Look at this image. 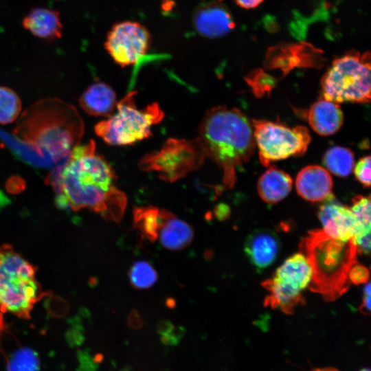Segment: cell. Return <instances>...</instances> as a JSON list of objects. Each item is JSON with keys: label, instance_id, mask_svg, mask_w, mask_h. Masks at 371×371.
Returning a JSON list of instances; mask_svg holds the SVG:
<instances>
[{"label": "cell", "instance_id": "obj_1", "mask_svg": "<svg viewBox=\"0 0 371 371\" xmlns=\"http://www.w3.org/2000/svg\"><path fill=\"white\" fill-rule=\"evenodd\" d=\"M67 161L47 178L62 209H88L109 220H120L126 196L116 185L111 166L97 153L93 139L73 149Z\"/></svg>", "mask_w": 371, "mask_h": 371}, {"label": "cell", "instance_id": "obj_2", "mask_svg": "<svg viewBox=\"0 0 371 371\" xmlns=\"http://www.w3.org/2000/svg\"><path fill=\"white\" fill-rule=\"evenodd\" d=\"M84 133L85 124L76 108L56 98L30 106L12 131L16 139L54 162L68 157Z\"/></svg>", "mask_w": 371, "mask_h": 371}, {"label": "cell", "instance_id": "obj_3", "mask_svg": "<svg viewBox=\"0 0 371 371\" xmlns=\"http://www.w3.org/2000/svg\"><path fill=\"white\" fill-rule=\"evenodd\" d=\"M196 139L205 157L222 170L223 182L229 188L236 180V168L247 162L256 148L251 122L240 110L223 105L206 111Z\"/></svg>", "mask_w": 371, "mask_h": 371}, {"label": "cell", "instance_id": "obj_4", "mask_svg": "<svg viewBox=\"0 0 371 371\" xmlns=\"http://www.w3.org/2000/svg\"><path fill=\"white\" fill-rule=\"evenodd\" d=\"M301 249L313 271L310 289L328 301L334 300L349 286L348 273L356 263L357 248L353 240L330 238L322 230L309 232L301 243Z\"/></svg>", "mask_w": 371, "mask_h": 371}, {"label": "cell", "instance_id": "obj_5", "mask_svg": "<svg viewBox=\"0 0 371 371\" xmlns=\"http://www.w3.org/2000/svg\"><path fill=\"white\" fill-rule=\"evenodd\" d=\"M35 267L8 245L0 247V311L29 318L42 297Z\"/></svg>", "mask_w": 371, "mask_h": 371}, {"label": "cell", "instance_id": "obj_6", "mask_svg": "<svg viewBox=\"0 0 371 371\" xmlns=\"http://www.w3.org/2000/svg\"><path fill=\"white\" fill-rule=\"evenodd\" d=\"M136 91L117 102L113 113L95 126L96 135L112 146L131 145L152 135V127L162 121L164 113L156 102L138 109Z\"/></svg>", "mask_w": 371, "mask_h": 371}, {"label": "cell", "instance_id": "obj_7", "mask_svg": "<svg viewBox=\"0 0 371 371\" xmlns=\"http://www.w3.org/2000/svg\"><path fill=\"white\" fill-rule=\"evenodd\" d=\"M370 55L350 51L335 59L321 80L322 98L335 103L370 102Z\"/></svg>", "mask_w": 371, "mask_h": 371}, {"label": "cell", "instance_id": "obj_8", "mask_svg": "<svg viewBox=\"0 0 371 371\" xmlns=\"http://www.w3.org/2000/svg\"><path fill=\"white\" fill-rule=\"evenodd\" d=\"M205 158L196 138H169L159 150L145 155L138 165L142 170L157 172L164 181L175 182L198 170Z\"/></svg>", "mask_w": 371, "mask_h": 371}, {"label": "cell", "instance_id": "obj_9", "mask_svg": "<svg viewBox=\"0 0 371 371\" xmlns=\"http://www.w3.org/2000/svg\"><path fill=\"white\" fill-rule=\"evenodd\" d=\"M251 124L259 159L265 166L275 161L302 155L311 142L308 130L303 126L290 128L264 120H252Z\"/></svg>", "mask_w": 371, "mask_h": 371}, {"label": "cell", "instance_id": "obj_10", "mask_svg": "<svg viewBox=\"0 0 371 371\" xmlns=\"http://www.w3.org/2000/svg\"><path fill=\"white\" fill-rule=\"evenodd\" d=\"M312 268L303 253H297L277 269L262 284L269 291L265 304L291 313L302 300V293L312 280Z\"/></svg>", "mask_w": 371, "mask_h": 371}, {"label": "cell", "instance_id": "obj_11", "mask_svg": "<svg viewBox=\"0 0 371 371\" xmlns=\"http://www.w3.org/2000/svg\"><path fill=\"white\" fill-rule=\"evenodd\" d=\"M151 35L140 23L125 21L114 24L109 31L104 47L122 67L135 64L148 51Z\"/></svg>", "mask_w": 371, "mask_h": 371}, {"label": "cell", "instance_id": "obj_12", "mask_svg": "<svg viewBox=\"0 0 371 371\" xmlns=\"http://www.w3.org/2000/svg\"><path fill=\"white\" fill-rule=\"evenodd\" d=\"M324 201L318 213L322 231L330 238L338 240H352L356 225L350 208L337 201L332 195Z\"/></svg>", "mask_w": 371, "mask_h": 371}, {"label": "cell", "instance_id": "obj_13", "mask_svg": "<svg viewBox=\"0 0 371 371\" xmlns=\"http://www.w3.org/2000/svg\"><path fill=\"white\" fill-rule=\"evenodd\" d=\"M193 24L200 34L211 38L223 36L235 27L228 8L216 1L199 5L193 14Z\"/></svg>", "mask_w": 371, "mask_h": 371}, {"label": "cell", "instance_id": "obj_14", "mask_svg": "<svg viewBox=\"0 0 371 371\" xmlns=\"http://www.w3.org/2000/svg\"><path fill=\"white\" fill-rule=\"evenodd\" d=\"M295 187L298 194L305 200L321 201L332 195L333 180L323 167L307 166L298 172Z\"/></svg>", "mask_w": 371, "mask_h": 371}, {"label": "cell", "instance_id": "obj_15", "mask_svg": "<svg viewBox=\"0 0 371 371\" xmlns=\"http://www.w3.org/2000/svg\"><path fill=\"white\" fill-rule=\"evenodd\" d=\"M280 249L276 234L268 229L254 231L247 238L245 251L251 262L258 269L269 267L276 260Z\"/></svg>", "mask_w": 371, "mask_h": 371}, {"label": "cell", "instance_id": "obj_16", "mask_svg": "<svg viewBox=\"0 0 371 371\" xmlns=\"http://www.w3.org/2000/svg\"><path fill=\"white\" fill-rule=\"evenodd\" d=\"M308 123L320 135H330L337 132L344 122L339 104L322 97L306 111Z\"/></svg>", "mask_w": 371, "mask_h": 371}, {"label": "cell", "instance_id": "obj_17", "mask_svg": "<svg viewBox=\"0 0 371 371\" xmlns=\"http://www.w3.org/2000/svg\"><path fill=\"white\" fill-rule=\"evenodd\" d=\"M78 101L84 111L96 117H109L117 103L114 90L103 82H96L89 86Z\"/></svg>", "mask_w": 371, "mask_h": 371}, {"label": "cell", "instance_id": "obj_18", "mask_svg": "<svg viewBox=\"0 0 371 371\" xmlns=\"http://www.w3.org/2000/svg\"><path fill=\"white\" fill-rule=\"evenodd\" d=\"M23 25L33 35L45 40H54L62 34L58 12L48 8H34L24 17Z\"/></svg>", "mask_w": 371, "mask_h": 371}, {"label": "cell", "instance_id": "obj_19", "mask_svg": "<svg viewBox=\"0 0 371 371\" xmlns=\"http://www.w3.org/2000/svg\"><path fill=\"white\" fill-rule=\"evenodd\" d=\"M293 181L289 175L270 166L258 179L257 190L260 198L268 203H276L291 192Z\"/></svg>", "mask_w": 371, "mask_h": 371}, {"label": "cell", "instance_id": "obj_20", "mask_svg": "<svg viewBox=\"0 0 371 371\" xmlns=\"http://www.w3.org/2000/svg\"><path fill=\"white\" fill-rule=\"evenodd\" d=\"M158 236L164 247L170 250H179L191 243L194 231L186 222L168 212L159 225Z\"/></svg>", "mask_w": 371, "mask_h": 371}, {"label": "cell", "instance_id": "obj_21", "mask_svg": "<svg viewBox=\"0 0 371 371\" xmlns=\"http://www.w3.org/2000/svg\"><path fill=\"white\" fill-rule=\"evenodd\" d=\"M324 163L326 168L335 175L347 177L354 168V155L347 148L333 146L326 152Z\"/></svg>", "mask_w": 371, "mask_h": 371}, {"label": "cell", "instance_id": "obj_22", "mask_svg": "<svg viewBox=\"0 0 371 371\" xmlns=\"http://www.w3.org/2000/svg\"><path fill=\"white\" fill-rule=\"evenodd\" d=\"M133 216L136 227L148 239L155 240L159 229V209L153 206L135 208Z\"/></svg>", "mask_w": 371, "mask_h": 371}, {"label": "cell", "instance_id": "obj_23", "mask_svg": "<svg viewBox=\"0 0 371 371\" xmlns=\"http://www.w3.org/2000/svg\"><path fill=\"white\" fill-rule=\"evenodd\" d=\"M354 216L356 229L353 238L370 235V199L358 195L352 199L350 207Z\"/></svg>", "mask_w": 371, "mask_h": 371}, {"label": "cell", "instance_id": "obj_24", "mask_svg": "<svg viewBox=\"0 0 371 371\" xmlns=\"http://www.w3.org/2000/svg\"><path fill=\"white\" fill-rule=\"evenodd\" d=\"M21 109V100L16 93L9 87L0 86V124L15 121Z\"/></svg>", "mask_w": 371, "mask_h": 371}, {"label": "cell", "instance_id": "obj_25", "mask_svg": "<svg viewBox=\"0 0 371 371\" xmlns=\"http://www.w3.org/2000/svg\"><path fill=\"white\" fill-rule=\"evenodd\" d=\"M39 357L36 351L27 347L21 348L12 353L8 364V371H40Z\"/></svg>", "mask_w": 371, "mask_h": 371}, {"label": "cell", "instance_id": "obj_26", "mask_svg": "<svg viewBox=\"0 0 371 371\" xmlns=\"http://www.w3.org/2000/svg\"><path fill=\"white\" fill-rule=\"evenodd\" d=\"M131 284L136 289L152 286L157 280V273L153 266L145 260L135 262L129 271Z\"/></svg>", "mask_w": 371, "mask_h": 371}, {"label": "cell", "instance_id": "obj_27", "mask_svg": "<svg viewBox=\"0 0 371 371\" xmlns=\"http://www.w3.org/2000/svg\"><path fill=\"white\" fill-rule=\"evenodd\" d=\"M370 156L362 157L354 166L356 179L366 187L370 186Z\"/></svg>", "mask_w": 371, "mask_h": 371}, {"label": "cell", "instance_id": "obj_28", "mask_svg": "<svg viewBox=\"0 0 371 371\" xmlns=\"http://www.w3.org/2000/svg\"><path fill=\"white\" fill-rule=\"evenodd\" d=\"M77 358L79 364L76 371H96L98 370V364L93 361V357L89 352L78 350Z\"/></svg>", "mask_w": 371, "mask_h": 371}, {"label": "cell", "instance_id": "obj_29", "mask_svg": "<svg viewBox=\"0 0 371 371\" xmlns=\"http://www.w3.org/2000/svg\"><path fill=\"white\" fill-rule=\"evenodd\" d=\"M368 278V270L364 266L356 263L351 267L348 273L350 282L356 284L366 283Z\"/></svg>", "mask_w": 371, "mask_h": 371}, {"label": "cell", "instance_id": "obj_30", "mask_svg": "<svg viewBox=\"0 0 371 371\" xmlns=\"http://www.w3.org/2000/svg\"><path fill=\"white\" fill-rule=\"evenodd\" d=\"M25 187V181L19 177L14 176L10 177L7 183L6 188L8 191L15 193L20 192Z\"/></svg>", "mask_w": 371, "mask_h": 371}, {"label": "cell", "instance_id": "obj_31", "mask_svg": "<svg viewBox=\"0 0 371 371\" xmlns=\"http://www.w3.org/2000/svg\"><path fill=\"white\" fill-rule=\"evenodd\" d=\"M128 324L131 329L138 330L144 325V322L139 313L136 310H133L128 317Z\"/></svg>", "mask_w": 371, "mask_h": 371}, {"label": "cell", "instance_id": "obj_32", "mask_svg": "<svg viewBox=\"0 0 371 371\" xmlns=\"http://www.w3.org/2000/svg\"><path fill=\"white\" fill-rule=\"evenodd\" d=\"M361 311L364 314H369L370 311V284L368 282L363 289V303Z\"/></svg>", "mask_w": 371, "mask_h": 371}, {"label": "cell", "instance_id": "obj_33", "mask_svg": "<svg viewBox=\"0 0 371 371\" xmlns=\"http://www.w3.org/2000/svg\"><path fill=\"white\" fill-rule=\"evenodd\" d=\"M173 324L169 320H161L157 326V330L161 335L170 334L174 330Z\"/></svg>", "mask_w": 371, "mask_h": 371}, {"label": "cell", "instance_id": "obj_34", "mask_svg": "<svg viewBox=\"0 0 371 371\" xmlns=\"http://www.w3.org/2000/svg\"><path fill=\"white\" fill-rule=\"evenodd\" d=\"M236 3L244 9H254L259 6L265 0H234Z\"/></svg>", "mask_w": 371, "mask_h": 371}, {"label": "cell", "instance_id": "obj_35", "mask_svg": "<svg viewBox=\"0 0 371 371\" xmlns=\"http://www.w3.org/2000/svg\"><path fill=\"white\" fill-rule=\"evenodd\" d=\"M214 214L218 219L224 220L229 215V209L225 205H219L215 208Z\"/></svg>", "mask_w": 371, "mask_h": 371}, {"label": "cell", "instance_id": "obj_36", "mask_svg": "<svg viewBox=\"0 0 371 371\" xmlns=\"http://www.w3.org/2000/svg\"><path fill=\"white\" fill-rule=\"evenodd\" d=\"M161 342L165 346H177L180 341L174 337L171 333L168 335H161Z\"/></svg>", "mask_w": 371, "mask_h": 371}, {"label": "cell", "instance_id": "obj_37", "mask_svg": "<svg viewBox=\"0 0 371 371\" xmlns=\"http://www.w3.org/2000/svg\"><path fill=\"white\" fill-rule=\"evenodd\" d=\"M93 359L96 363L99 364V363H102L103 361L104 355H103V354L100 353V352L96 353L93 357Z\"/></svg>", "mask_w": 371, "mask_h": 371}, {"label": "cell", "instance_id": "obj_38", "mask_svg": "<svg viewBox=\"0 0 371 371\" xmlns=\"http://www.w3.org/2000/svg\"><path fill=\"white\" fill-rule=\"evenodd\" d=\"M311 371H339L338 369L333 367L317 368Z\"/></svg>", "mask_w": 371, "mask_h": 371}, {"label": "cell", "instance_id": "obj_39", "mask_svg": "<svg viewBox=\"0 0 371 371\" xmlns=\"http://www.w3.org/2000/svg\"><path fill=\"white\" fill-rule=\"evenodd\" d=\"M131 368H129V366H126L124 368H122V370L121 371H131Z\"/></svg>", "mask_w": 371, "mask_h": 371}, {"label": "cell", "instance_id": "obj_40", "mask_svg": "<svg viewBox=\"0 0 371 371\" xmlns=\"http://www.w3.org/2000/svg\"><path fill=\"white\" fill-rule=\"evenodd\" d=\"M359 371H370V370L368 368H363Z\"/></svg>", "mask_w": 371, "mask_h": 371}]
</instances>
